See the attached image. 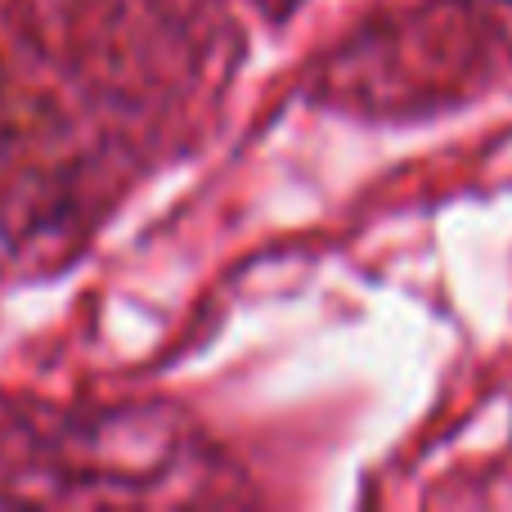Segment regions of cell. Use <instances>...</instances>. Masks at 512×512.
<instances>
[]
</instances>
